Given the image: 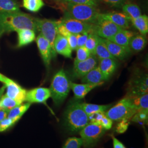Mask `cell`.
<instances>
[{"label": "cell", "mask_w": 148, "mask_h": 148, "mask_svg": "<svg viewBox=\"0 0 148 148\" xmlns=\"http://www.w3.org/2000/svg\"><path fill=\"white\" fill-rule=\"evenodd\" d=\"M37 18L22 12H0V38L4 34L19 29H29L37 32Z\"/></svg>", "instance_id": "6da1fadb"}, {"label": "cell", "mask_w": 148, "mask_h": 148, "mask_svg": "<svg viewBox=\"0 0 148 148\" xmlns=\"http://www.w3.org/2000/svg\"><path fill=\"white\" fill-rule=\"evenodd\" d=\"M80 100L71 101L64 114V125L72 133L79 132L90 123L88 116L80 104Z\"/></svg>", "instance_id": "7a4b0ae2"}, {"label": "cell", "mask_w": 148, "mask_h": 148, "mask_svg": "<svg viewBox=\"0 0 148 148\" xmlns=\"http://www.w3.org/2000/svg\"><path fill=\"white\" fill-rule=\"evenodd\" d=\"M65 16L94 24L101 13L97 7L66 3Z\"/></svg>", "instance_id": "3957f363"}, {"label": "cell", "mask_w": 148, "mask_h": 148, "mask_svg": "<svg viewBox=\"0 0 148 148\" xmlns=\"http://www.w3.org/2000/svg\"><path fill=\"white\" fill-rule=\"evenodd\" d=\"M70 82L63 69L54 75L49 90L51 97L56 106H60L68 97L71 89Z\"/></svg>", "instance_id": "277c9868"}, {"label": "cell", "mask_w": 148, "mask_h": 148, "mask_svg": "<svg viewBox=\"0 0 148 148\" xmlns=\"http://www.w3.org/2000/svg\"><path fill=\"white\" fill-rule=\"evenodd\" d=\"M137 112L130 98L125 97L106 110L105 114L112 121H120L123 119L130 120Z\"/></svg>", "instance_id": "5b68a950"}, {"label": "cell", "mask_w": 148, "mask_h": 148, "mask_svg": "<svg viewBox=\"0 0 148 148\" xmlns=\"http://www.w3.org/2000/svg\"><path fill=\"white\" fill-rule=\"evenodd\" d=\"M59 21H54L47 19H38L36 20L37 32H40L49 43L52 49V58L57 56L54 48V42L57 35L58 34V25Z\"/></svg>", "instance_id": "8992f818"}, {"label": "cell", "mask_w": 148, "mask_h": 148, "mask_svg": "<svg viewBox=\"0 0 148 148\" xmlns=\"http://www.w3.org/2000/svg\"><path fill=\"white\" fill-rule=\"evenodd\" d=\"M106 131L100 125L90 122L79 132L82 145L87 148L93 147L102 137Z\"/></svg>", "instance_id": "52a82bcc"}, {"label": "cell", "mask_w": 148, "mask_h": 148, "mask_svg": "<svg viewBox=\"0 0 148 148\" xmlns=\"http://www.w3.org/2000/svg\"><path fill=\"white\" fill-rule=\"evenodd\" d=\"M148 74L141 71H137L128 82L126 97L143 95L148 93Z\"/></svg>", "instance_id": "ba28073f"}, {"label": "cell", "mask_w": 148, "mask_h": 148, "mask_svg": "<svg viewBox=\"0 0 148 148\" xmlns=\"http://www.w3.org/2000/svg\"><path fill=\"white\" fill-rule=\"evenodd\" d=\"M100 14L97 21L93 24L92 30L99 37L109 40L122 29L111 21L101 17Z\"/></svg>", "instance_id": "9c48e42d"}, {"label": "cell", "mask_w": 148, "mask_h": 148, "mask_svg": "<svg viewBox=\"0 0 148 148\" xmlns=\"http://www.w3.org/2000/svg\"><path fill=\"white\" fill-rule=\"evenodd\" d=\"M0 81L3 82L6 88L5 95L12 99L22 104L25 101L27 90L22 88L16 82L7 77L5 76L0 75Z\"/></svg>", "instance_id": "30bf717a"}, {"label": "cell", "mask_w": 148, "mask_h": 148, "mask_svg": "<svg viewBox=\"0 0 148 148\" xmlns=\"http://www.w3.org/2000/svg\"><path fill=\"white\" fill-rule=\"evenodd\" d=\"M60 21L70 34L75 35L90 32L92 30L93 27L92 24L79 21L65 16L62 20H60Z\"/></svg>", "instance_id": "8fae6325"}, {"label": "cell", "mask_w": 148, "mask_h": 148, "mask_svg": "<svg viewBox=\"0 0 148 148\" xmlns=\"http://www.w3.org/2000/svg\"><path fill=\"white\" fill-rule=\"evenodd\" d=\"M98 59L95 55L92 54L85 60L74 63L73 75L76 79H81L91 70L98 66Z\"/></svg>", "instance_id": "7c38bea8"}, {"label": "cell", "mask_w": 148, "mask_h": 148, "mask_svg": "<svg viewBox=\"0 0 148 148\" xmlns=\"http://www.w3.org/2000/svg\"><path fill=\"white\" fill-rule=\"evenodd\" d=\"M49 88L37 87L27 91L25 101L32 103H46L51 97Z\"/></svg>", "instance_id": "4fadbf2b"}, {"label": "cell", "mask_w": 148, "mask_h": 148, "mask_svg": "<svg viewBox=\"0 0 148 148\" xmlns=\"http://www.w3.org/2000/svg\"><path fill=\"white\" fill-rule=\"evenodd\" d=\"M36 42L43 63L48 68L51 64V61L52 58V49L50 44L47 40L40 34L36 37Z\"/></svg>", "instance_id": "5bb4252c"}, {"label": "cell", "mask_w": 148, "mask_h": 148, "mask_svg": "<svg viewBox=\"0 0 148 148\" xmlns=\"http://www.w3.org/2000/svg\"><path fill=\"white\" fill-rule=\"evenodd\" d=\"M100 16L106 19L122 29H128L130 27V19L123 12H111L106 13H101Z\"/></svg>", "instance_id": "9a60e30c"}, {"label": "cell", "mask_w": 148, "mask_h": 148, "mask_svg": "<svg viewBox=\"0 0 148 148\" xmlns=\"http://www.w3.org/2000/svg\"><path fill=\"white\" fill-rule=\"evenodd\" d=\"M104 39V41L108 48L109 52L115 59L124 60L132 53L130 48L124 47L106 39Z\"/></svg>", "instance_id": "2e32d148"}, {"label": "cell", "mask_w": 148, "mask_h": 148, "mask_svg": "<svg viewBox=\"0 0 148 148\" xmlns=\"http://www.w3.org/2000/svg\"><path fill=\"white\" fill-rule=\"evenodd\" d=\"M119 64L115 59L105 58L99 60L98 65L105 81L108 80L117 69Z\"/></svg>", "instance_id": "e0dca14e"}, {"label": "cell", "mask_w": 148, "mask_h": 148, "mask_svg": "<svg viewBox=\"0 0 148 148\" xmlns=\"http://www.w3.org/2000/svg\"><path fill=\"white\" fill-rule=\"evenodd\" d=\"M54 48L56 53L68 58L72 57V49L69 46L66 37L58 34L54 42Z\"/></svg>", "instance_id": "ac0fdd59"}, {"label": "cell", "mask_w": 148, "mask_h": 148, "mask_svg": "<svg viewBox=\"0 0 148 148\" xmlns=\"http://www.w3.org/2000/svg\"><path fill=\"white\" fill-rule=\"evenodd\" d=\"M104 83L97 84H78L70 82V88L73 90L74 94V98L77 100H81L85 98L90 91L97 87L100 86Z\"/></svg>", "instance_id": "d6986e66"}, {"label": "cell", "mask_w": 148, "mask_h": 148, "mask_svg": "<svg viewBox=\"0 0 148 148\" xmlns=\"http://www.w3.org/2000/svg\"><path fill=\"white\" fill-rule=\"evenodd\" d=\"M18 34V47H22L32 42L36 39L35 32L29 29L16 30Z\"/></svg>", "instance_id": "ffe728a7"}, {"label": "cell", "mask_w": 148, "mask_h": 148, "mask_svg": "<svg viewBox=\"0 0 148 148\" xmlns=\"http://www.w3.org/2000/svg\"><path fill=\"white\" fill-rule=\"evenodd\" d=\"M136 33L127 29H122L109 40L124 47H129V43L131 39Z\"/></svg>", "instance_id": "44dd1931"}, {"label": "cell", "mask_w": 148, "mask_h": 148, "mask_svg": "<svg viewBox=\"0 0 148 148\" xmlns=\"http://www.w3.org/2000/svg\"><path fill=\"white\" fill-rule=\"evenodd\" d=\"M104 79L98 66L91 70L89 73L81 78L83 84H97L104 83Z\"/></svg>", "instance_id": "7402d4cb"}, {"label": "cell", "mask_w": 148, "mask_h": 148, "mask_svg": "<svg viewBox=\"0 0 148 148\" xmlns=\"http://www.w3.org/2000/svg\"><path fill=\"white\" fill-rule=\"evenodd\" d=\"M147 39L145 36L142 34H136L131 39L128 47L132 52H140L146 46Z\"/></svg>", "instance_id": "603a6c76"}, {"label": "cell", "mask_w": 148, "mask_h": 148, "mask_svg": "<svg viewBox=\"0 0 148 148\" xmlns=\"http://www.w3.org/2000/svg\"><path fill=\"white\" fill-rule=\"evenodd\" d=\"M128 98H130L133 106L137 111L148 110V93Z\"/></svg>", "instance_id": "cb8c5ba5"}, {"label": "cell", "mask_w": 148, "mask_h": 148, "mask_svg": "<svg viewBox=\"0 0 148 148\" xmlns=\"http://www.w3.org/2000/svg\"><path fill=\"white\" fill-rule=\"evenodd\" d=\"M32 104L27 103L25 104H21L19 106H16L8 111L7 117L18 121L22 116L29 109Z\"/></svg>", "instance_id": "d4e9b609"}, {"label": "cell", "mask_w": 148, "mask_h": 148, "mask_svg": "<svg viewBox=\"0 0 148 148\" xmlns=\"http://www.w3.org/2000/svg\"><path fill=\"white\" fill-rule=\"evenodd\" d=\"M122 11L127 15L130 21H132L141 16V10L139 7L133 3H126L122 7Z\"/></svg>", "instance_id": "484cf974"}, {"label": "cell", "mask_w": 148, "mask_h": 148, "mask_svg": "<svg viewBox=\"0 0 148 148\" xmlns=\"http://www.w3.org/2000/svg\"><path fill=\"white\" fill-rule=\"evenodd\" d=\"M80 104L82 106V109L85 111V112L88 115L90 114L99 112H106L110 108H111L112 104L109 105H98V104H90L87 103H81L80 102Z\"/></svg>", "instance_id": "4316f807"}, {"label": "cell", "mask_w": 148, "mask_h": 148, "mask_svg": "<svg viewBox=\"0 0 148 148\" xmlns=\"http://www.w3.org/2000/svg\"><path fill=\"white\" fill-rule=\"evenodd\" d=\"M95 55L98 60L105 58L115 59L109 52L106 43L104 41V39L100 37H99L98 42L95 49Z\"/></svg>", "instance_id": "83f0119b"}, {"label": "cell", "mask_w": 148, "mask_h": 148, "mask_svg": "<svg viewBox=\"0 0 148 148\" xmlns=\"http://www.w3.org/2000/svg\"><path fill=\"white\" fill-rule=\"evenodd\" d=\"M132 25L137 29L140 34L145 36L148 32V16L141 15L138 18L131 21Z\"/></svg>", "instance_id": "f1b7e54d"}, {"label": "cell", "mask_w": 148, "mask_h": 148, "mask_svg": "<svg viewBox=\"0 0 148 148\" xmlns=\"http://www.w3.org/2000/svg\"><path fill=\"white\" fill-rule=\"evenodd\" d=\"M45 5L43 0H23V6L27 11L33 13L40 11Z\"/></svg>", "instance_id": "f546056e"}, {"label": "cell", "mask_w": 148, "mask_h": 148, "mask_svg": "<svg viewBox=\"0 0 148 148\" xmlns=\"http://www.w3.org/2000/svg\"><path fill=\"white\" fill-rule=\"evenodd\" d=\"M20 10L17 0H0V12H16Z\"/></svg>", "instance_id": "4dcf8cb0"}, {"label": "cell", "mask_w": 148, "mask_h": 148, "mask_svg": "<svg viewBox=\"0 0 148 148\" xmlns=\"http://www.w3.org/2000/svg\"><path fill=\"white\" fill-rule=\"evenodd\" d=\"M99 36L92 30L90 32L85 46L89 51L91 54H95V49L98 42Z\"/></svg>", "instance_id": "1f68e13d"}, {"label": "cell", "mask_w": 148, "mask_h": 148, "mask_svg": "<svg viewBox=\"0 0 148 148\" xmlns=\"http://www.w3.org/2000/svg\"><path fill=\"white\" fill-rule=\"evenodd\" d=\"M21 104L18 101H15L5 95L0 94V109L10 110L16 106Z\"/></svg>", "instance_id": "d6a6232c"}, {"label": "cell", "mask_w": 148, "mask_h": 148, "mask_svg": "<svg viewBox=\"0 0 148 148\" xmlns=\"http://www.w3.org/2000/svg\"><path fill=\"white\" fill-rule=\"evenodd\" d=\"M91 55V53L85 46L77 48L76 49V57L74 60V63L85 60Z\"/></svg>", "instance_id": "836d02e7"}, {"label": "cell", "mask_w": 148, "mask_h": 148, "mask_svg": "<svg viewBox=\"0 0 148 148\" xmlns=\"http://www.w3.org/2000/svg\"><path fill=\"white\" fill-rule=\"evenodd\" d=\"M82 140L81 138H69L63 147V148H81Z\"/></svg>", "instance_id": "e575fe53"}, {"label": "cell", "mask_w": 148, "mask_h": 148, "mask_svg": "<svg viewBox=\"0 0 148 148\" xmlns=\"http://www.w3.org/2000/svg\"><path fill=\"white\" fill-rule=\"evenodd\" d=\"M133 121L147 123L148 119V110L138 111L132 117Z\"/></svg>", "instance_id": "d590c367"}, {"label": "cell", "mask_w": 148, "mask_h": 148, "mask_svg": "<svg viewBox=\"0 0 148 148\" xmlns=\"http://www.w3.org/2000/svg\"><path fill=\"white\" fill-rule=\"evenodd\" d=\"M99 2H101L106 5H109L114 8H122V5L127 3L128 0H98Z\"/></svg>", "instance_id": "8d00e7d4"}, {"label": "cell", "mask_w": 148, "mask_h": 148, "mask_svg": "<svg viewBox=\"0 0 148 148\" xmlns=\"http://www.w3.org/2000/svg\"><path fill=\"white\" fill-rule=\"evenodd\" d=\"M16 120L10 119L9 117H6L3 120L0 121V132L5 131L9 128L14 125L16 122Z\"/></svg>", "instance_id": "74e56055"}, {"label": "cell", "mask_w": 148, "mask_h": 148, "mask_svg": "<svg viewBox=\"0 0 148 148\" xmlns=\"http://www.w3.org/2000/svg\"><path fill=\"white\" fill-rule=\"evenodd\" d=\"M65 3H71L75 4L87 5L97 7L99 5V2L98 0H65Z\"/></svg>", "instance_id": "f35d334b"}, {"label": "cell", "mask_w": 148, "mask_h": 148, "mask_svg": "<svg viewBox=\"0 0 148 148\" xmlns=\"http://www.w3.org/2000/svg\"><path fill=\"white\" fill-rule=\"evenodd\" d=\"M69 46L71 48L72 51L76 50L77 48V35L70 34L66 37Z\"/></svg>", "instance_id": "ab89813d"}, {"label": "cell", "mask_w": 148, "mask_h": 148, "mask_svg": "<svg viewBox=\"0 0 148 148\" xmlns=\"http://www.w3.org/2000/svg\"><path fill=\"white\" fill-rule=\"evenodd\" d=\"M90 32H85L77 35V48L85 46Z\"/></svg>", "instance_id": "60d3db41"}, {"label": "cell", "mask_w": 148, "mask_h": 148, "mask_svg": "<svg viewBox=\"0 0 148 148\" xmlns=\"http://www.w3.org/2000/svg\"><path fill=\"white\" fill-rule=\"evenodd\" d=\"M112 123L113 121L105 115L101 120L99 125H100L104 128H105L106 130H109L112 127Z\"/></svg>", "instance_id": "b9f144b4"}, {"label": "cell", "mask_w": 148, "mask_h": 148, "mask_svg": "<svg viewBox=\"0 0 148 148\" xmlns=\"http://www.w3.org/2000/svg\"><path fill=\"white\" fill-rule=\"evenodd\" d=\"M130 120L123 119L120 121L117 126L116 131L118 133H123L125 132L128 126V122Z\"/></svg>", "instance_id": "7bdbcfd3"}, {"label": "cell", "mask_w": 148, "mask_h": 148, "mask_svg": "<svg viewBox=\"0 0 148 148\" xmlns=\"http://www.w3.org/2000/svg\"><path fill=\"white\" fill-rule=\"evenodd\" d=\"M58 34H60L62 36H63L65 37H67V36L70 34L66 29L64 27L63 25H62L60 23V21H59L58 25Z\"/></svg>", "instance_id": "ee69618b"}, {"label": "cell", "mask_w": 148, "mask_h": 148, "mask_svg": "<svg viewBox=\"0 0 148 148\" xmlns=\"http://www.w3.org/2000/svg\"><path fill=\"white\" fill-rule=\"evenodd\" d=\"M112 142H113V147L114 148H126L122 143L119 141L117 138L111 136Z\"/></svg>", "instance_id": "f6af8a7d"}, {"label": "cell", "mask_w": 148, "mask_h": 148, "mask_svg": "<svg viewBox=\"0 0 148 148\" xmlns=\"http://www.w3.org/2000/svg\"><path fill=\"white\" fill-rule=\"evenodd\" d=\"M8 111L9 110H5V109H0V121L3 120L6 117H7Z\"/></svg>", "instance_id": "bcb514c9"}, {"label": "cell", "mask_w": 148, "mask_h": 148, "mask_svg": "<svg viewBox=\"0 0 148 148\" xmlns=\"http://www.w3.org/2000/svg\"><path fill=\"white\" fill-rule=\"evenodd\" d=\"M50 1H52L54 2H56L57 3H60L62 5H65V4H66L65 2V0H50Z\"/></svg>", "instance_id": "7dc6e473"}, {"label": "cell", "mask_w": 148, "mask_h": 148, "mask_svg": "<svg viewBox=\"0 0 148 148\" xmlns=\"http://www.w3.org/2000/svg\"><path fill=\"white\" fill-rule=\"evenodd\" d=\"M0 75H1V74H0Z\"/></svg>", "instance_id": "c3c4849f"}]
</instances>
